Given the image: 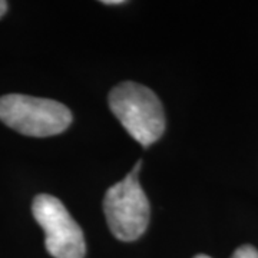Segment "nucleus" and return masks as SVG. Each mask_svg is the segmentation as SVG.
Listing matches in <instances>:
<instances>
[{
	"mask_svg": "<svg viewBox=\"0 0 258 258\" xmlns=\"http://www.w3.org/2000/svg\"><path fill=\"white\" fill-rule=\"evenodd\" d=\"M109 108L128 134L142 147H149L165 131L164 106L149 88L135 82H123L109 93Z\"/></svg>",
	"mask_w": 258,
	"mask_h": 258,
	"instance_id": "nucleus-1",
	"label": "nucleus"
},
{
	"mask_svg": "<svg viewBox=\"0 0 258 258\" xmlns=\"http://www.w3.org/2000/svg\"><path fill=\"white\" fill-rule=\"evenodd\" d=\"M0 120L22 135L45 138L69 128L72 113L60 102L10 93L0 98Z\"/></svg>",
	"mask_w": 258,
	"mask_h": 258,
	"instance_id": "nucleus-2",
	"label": "nucleus"
},
{
	"mask_svg": "<svg viewBox=\"0 0 258 258\" xmlns=\"http://www.w3.org/2000/svg\"><path fill=\"white\" fill-rule=\"evenodd\" d=\"M142 161H138L128 176L112 185L103 198V211L112 234L120 241H135L147 231L151 207L142 186L138 172Z\"/></svg>",
	"mask_w": 258,
	"mask_h": 258,
	"instance_id": "nucleus-3",
	"label": "nucleus"
},
{
	"mask_svg": "<svg viewBox=\"0 0 258 258\" xmlns=\"http://www.w3.org/2000/svg\"><path fill=\"white\" fill-rule=\"evenodd\" d=\"M32 214L45 231V245L53 258H83V231L56 197L40 194L32 204Z\"/></svg>",
	"mask_w": 258,
	"mask_h": 258,
	"instance_id": "nucleus-4",
	"label": "nucleus"
},
{
	"mask_svg": "<svg viewBox=\"0 0 258 258\" xmlns=\"http://www.w3.org/2000/svg\"><path fill=\"white\" fill-rule=\"evenodd\" d=\"M231 258H258V249L252 245H242L234 251Z\"/></svg>",
	"mask_w": 258,
	"mask_h": 258,
	"instance_id": "nucleus-5",
	"label": "nucleus"
},
{
	"mask_svg": "<svg viewBox=\"0 0 258 258\" xmlns=\"http://www.w3.org/2000/svg\"><path fill=\"white\" fill-rule=\"evenodd\" d=\"M6 12H8V2L0 0V18H2Z\"/></svg>",
	"mask_w": 258,
	"mask_h": 258,
	"instance_id": "nucleus-6",
	"label": "nucleus"
},
{
	"mask_svg": "<svg viewBox=\"0 0 258 258\" xmlns=\"http://www.w3.org/2000/svg\"><path fill=\"white\" fill-rule=\"evenodd\" d=\"M103 5H123V0H103Z\"/></svg>",
	"mask_w": 258,
	"mask_h": 258,
	"instance_id": "nucleus-7",
	"label": "nucleus"
},
{
	"mask_svg": "<svg viewBox=\"0 0 258 258\" xmlns=\"http://www.w3.org/2000/svg\"><path fill=\"white\" fill-rule=\"evenodd\" d=\"M194 258H211V257H208V255H205V254H198V255H195Z\"/></svg>",
	"mask_w": 258,
	"mask_h": 258,
	"instance_id": "nucleus-8",
	"label": "nucleus"
}]
</instances>
